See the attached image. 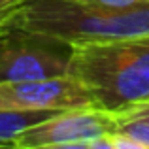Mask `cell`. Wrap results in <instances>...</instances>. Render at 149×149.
Segmentation results:
<instances>
[{
	"label": "cell",
	"instance_id": "3",
	"mask_svg": "<svg viewBox=\"0 0 149 149\" xmlns=\"http://www.w3.org/2000/svg\"><path fill=\"white\" fill-rule=\"evenodd\" d=\"M117 132V117L100 106L62 109L47 119L29 127L11 142L17 149L44 147H104L109 149V138Z\"/></svg>",
	"mask_w": 149,
	"mask_h": 149
},
{
	"label": "cell",
	"instance_id": "10",
	"mask_svg": "<svg viewBox=\"0 0 149 149\" xmlns=\"http://www.w3.org/2000/svg\"><path fill=\"white\" fill-rule=\"evenodd\" d=\"M81 4H96V6H130V4L149 2V0H74Z\"/></svg>",
	"mask_w": 149,
	"mask_h": 149
},
{
	"label": "cell",
	"instance_id": "5",
	"mask_svg": "<svg viewBox=\"0 0 149 149\" xmlns=\"http://www.w3.org/2000/svg\"><path fill=\"white\" fill-rule=\"evenodd\" d=\"M89 106H96L93 95L79 79L70 74L0 85V108L4 109L62 111Z\"/></svg>",
	"mask_w": 149,
	"mask_h": 149
},
{
	"label": "cell",
	"instance_id": "7",
	"mask_svg": "<svg viewBox=\"0 0 149 149\" xmlns=\"http://www.w3.org/2000/svg\"><path fill=\"white\" fill-rule=\"evenodd\" d=\"M117 132L109 138V149H149V123L115 113Z\"/></svg>",
	"mask_w": 149,
	"mask_h": 149
},
{
	"label": "cell",
	"instance_id": "9",
	"mask_svg": "<svg viewBox=\"0 0 149 149\" xmlns=\"http://www.w3.org/2000/svg\"><path fill=\"white\" fill-rule=\"evenodd\" d=\"M117 113L127 115V117H134V119H142V121H147L149 123V100L138 102V104L130 106V108L123 109V111H117Z\"/></svg>",
	"mask_w": 149,
	"mask_h": 149
},
{
	"label": "cell",
	"instance_id": "8",
	"mask_svg": "<svg viewBox=\"0 0 149 149\" xmlns=\"http://www.w3.org/2000/svg\"><path fill=\"white\" fill-rule=\"evenodd\" d=\"M25 0H0V36L6 34V23Z\"/></svg>",
	"mask_w": 149,
	"mask_h": 149
},
{
	"label": "cell",
	"instance_id": "1",
	"mask_svg": "<svg viewBox=\"0 0 149 149\" xmlns=\"http://www.w3.org/2000/svg\"><path fill=\"white\" fill-rule=\"evenodd\" d=\"M8 30L51 36L70 45L149 36V2L96 6L74 0H25L6 23Z\"/></svg>",
	"mask_w": 149,
	"mask_h": 149
},
{
	"label": "cell",
	"instance_id": "6",
	"mask_svg": "<svg viewBox=\"0 0 149 149\" xmlns=\"http://www.w3.org/2000/svg\"><path fill=\"white\" fill-rule=\"evenodd\" d=\"M57 111L47 109H4L0 108V147H11V142L29 127L47 119Z\"/></svg>",
	"mask_w": 149,
	"mask_h": 149
},
{
	"label": "cell",
	"instance_id": "2",
	"mask_svg": "<svg viewBox=\"0 0 149 149\" xmlns=\"http://www.w3.org/2000/svg\"><path fill=\"white\" fill-rule=\"evenodd\" d=\"M68 74L96 106L117 113L149 100V36L72 45Z\"/></svg>",
	"mask_w": 149,
	"mask_h": 149
},
{
	"label": "cell",
	"instance_id": "4",
	"mask_svg": "<svg viewBox=\"0 0 149 149\" xmlns=\"http://www.w3.org/2000/svg\"><path fill=\"white\" fill-rule=\"evenodd\" d=\"M72 49L51 36L8 30L0 36V85L66 76Z\"/></svg>",
	"mask_w": 149,
	"mask_h": 149
}]
</instances>
